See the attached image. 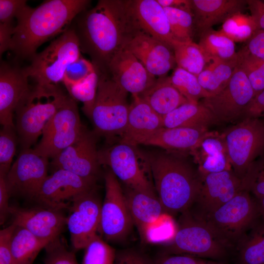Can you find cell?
<instances>
[{
	"mask_svg": "<svg viewBox=\"0 0 264 264\" xmlns=\"http://www.w3.org/2000/svg\"><path fill=\"white\" fill-rule=\"evenodd\" d=\"M75 19L73 28L81 51L91 56L99 72L106 71L113 55L141 31L132 11L131 0H99Z\"/></svg>",
	"mask_w": 264,
	"mask_h": 264,
	"instance_id": "1",
	"label": "cell"
},
{
	"mask_svg": "<svg viewBox=\"0 0 264 264\" xmlns=\"http://www.w3.org/2000/svg\"><path fill=\"white\" fill-rule=\"evenodd\" d=\"M99 80V74L95 68V70L83 81L65 87L72 99L83 103L82 110L88 117L95 101Z\"/></svg>",
	"mask_w": 264,
	"mask_h": 264,
	"instance_id": "38",
	"label": "cell"
},
{
	"mask_svg": "<svg viewBox=\"0 0 264 264\" xmlns=\"http://www.w3.org/2000/svg\"><path fill=\"white\" fill-rule=\"evenodd\" d=\"M81 49L73 27H69L42 52L36 53L26 67L29 78L40 85L62 82L67 66L80 56Z\"/></svg>",
	"mask_w": 264,
	"mask_h": 264,
	"instance_id": "6",
	"label": "cell"
},
{
	"mask_svg": "<svg viewBox=\"0 0 264 264\" xmlns=\"http://www.w3.org/2000/svg\"><path fill=\"white\" fill-rule=\"evenodd\" d=\"M48 159L38 155L33 149H22L4 177L11 196L33 200L48 176Z\"/></svg>",
	"mask_w": 264,
	"mask_h": 264,
	"instance_id": "15",
	"label": "cell"
},
{
	"mask_svg": "<svg viewBox=\"0 0 264 264\" xmlns=\"http://www.w3.org/2000/svg\"><path fill=\"white\" fill-rule=\"evenodd\" d=\"M199 36L198 44L206 63L214 60L229 61L236 58L235 43L220 30L211 28Z\"/></svg>",
	"mask_w": 264,
	"mask_h": 264,
	"instance_id": "31",
	"label": "cell"
},
{
	"mask_svg": "<svg viewBox=\"0 0 264 264\" xmlns=\"http://www.w3.org/2000/svg\"><path fill=\"white\" fill-rule=\"evenodd\" d=\"M107 72L114 82L132 96L142 94L156 79L125 47L111 58L107 65Z\"/></svg>",
	"mask_w": 264,
	"mask_h": 264,
	"instance_id": "19",
	"label": "cell"
},
{
	"mask_svg": "<svg viewBox=\"0 0 264 264\" xmlns=\"http://www.w3.org/2000/svg\"><path fill=\"white\" fill-rule=\"evenodd\" d=\"M245 47L251 54L264 60V30L256 31L246 42Z\"/></svg>",
	"mask_w": 264,
	"mask_h": 264,
	"instance_id": "51",
	"label": "cell"
},
{
	"mask_svg": "<svg viewBox=\"0 0 264 264\" xmlns=\"http://www.w3.org/2000/svg\"><path fill=\"white\" fill-rule=\"evenodd\" d=\"M82 264H113L115 249L98 235L85 247Z\"/></svg>",
	"mask_w": 264,
	"mask_h": 264,
	"instance_id": "41",
	"label": "cell"
},
{
	"mask_svg": "<svg viewBox=\"0 0 264 264\" xmlns=\"http://www.w3.org/2000/svg\"><path fill=\"white\" fill-rule=\"evenodd\" d=\"M85 129L76 101L68 95L44 127L33 150L38 155L52 159L75 142Z\"/></svg>",
	"mask_w": 264,
	"mask_h": 264,
	"instance_id": "11",
	"label": "cell"
},
{
	"mask_svg": "<svg viewBox=\"0 0 264 264\" xmlns=\"http://www.w3.org/2000/svg\"><path fill=\"white\" fill-rule=\"evenodd\" d=\"M240 257L242 264H264V223L256 226L244 239Z\"/></svg>",
	"mask_w": 264,
	"mask_h": 264,
	"instance_id": "40",
	"label": "cell"
},
{
	"mask_svg": "<svg viewBox=\"0 0 264 264\" xmlns=\"http://www.w3.org/2000/svg\"><path fill=\"white\" fill-rule=\"evenodd\" d=\"M254 96L248 78L236 66L230 82L222 90L199 102L210 110L218 123L229 122L242 116Z\"/></svg>",
	"mask_w": 264,
	"mask_h": 264,
	"instance_id": "14",
	"label": "cell"
},
{
	"mask_svg": "<svg viewBox=\"0 0 264 264\" xmlns=\"http://www.w3.org/2000/svg\"><path fill=\"white\" fill-rule=\"evenodd\" d=\"M172 46L177 66L198 76L206 64L198 44L175 40Z\"/></svg>",
	"mask_w": 264,
	"mask_h": 264,
	"instance_id": "34",
	"label": "cell"
},
{
	"mask_svg": "<svg viewBox=\"0 0 264 264\" xmlns=\"http://www.w3.org/2000/svg\"><path fill=\"white\" fill-rule=\"evenodd\" d=\"M220 135L232 169L242 179L264 150V122L260 117L243 118Z\"/></svg>",
	"mask_w": 264,
	"mask_h": 264,
	"instance_id": "8",
	"label": "cell"
},
{
	"mask_svg": "<svg viewBox=\"0 0 264 264\" xmlns=\"http://www.w3.org/2000/svg\"><path fill=\"white\" fill-rule=\"evenodd\" d=\"M99 80L95 101L89 118L96 134L108 138L119 136L124 132L129 107L128 92L107 72H98Z\"/></svg>",
	"mask_w": 264,
	"mask_h": 264,
	"instance_id": "5",
	"label": "cell"
},
{
	"mask_svg": "<svg viewBox=\"0 0 264 264\" xmlns=\"http://www.w3.org/2000/svg\"><path fill=\"white\" fill-rule=\"evenodd\" d=\"M163 8L175 40L182 42L193 41L195 27L192 13L180 9Z\"/></svg>",
	"mask_w": 264,
	"mask_h": 264,
	"instance_id": "39",
	"label": "cell"
},
{
	"mask_svg": "<svg viewBox=\"0 0 264 264\" xmlns=\"http://www.w3.org/2000/svg\"><path fill=\"white\" fill-rule=\"evenodd\" d=\"M157 1L163 7L180 9L192 13L191 0H157Z\"/></svg>",
	"mask_w": 264,
	"mask_h": 264,
	"instance_id": "54",
	"label": "cell"
},
{
	"mask_svg": "<svg viewBox=\"0 0 264 264\" xmlns=\"http://www.w3.org/2000/svg\"><path fill=\"white\" fill-rule=\"evenodd\" d=\"M260 118H261V119L263 120V121H264V114H263L261 117Z\"/></svg>",
	"mask_w": 264,
	"mask_h": 264,
	"instance_id": "57",
	"label": "cell"
},
{
	"mask_svg": "<svg viewBox=\"0 0 264 264\" xmlns=\"http://www.w3.org/2000/svg\"><path fill=\"white\" fill-rule=\"evenodd\" d=\"M96 182L58 169L46 177L33 200L39 205L63 210L78 196L96 187Z\"/></svg>",
	"mask_w": 264,
	"mask_h": 264,
	"instance_id": "16",
	"label": "cell"
},
{
	"mask_svg": "<svg viewBox=\"0 0 264 264\" xmlns=\"http://www.w3.org/2000/svg\"><path fill=\"white\" fill-rule=\"evenodd\" d=\"M16 128L3 126L0 132V176L5 177L11 166L15 154L17 142Z\"/></svg>",
	"mask_w": 264,
	"mask_h": 264,
	"instance_id": "42",
	"label": "cell"
},
{
	"mask_svg": "<svg viewBox=\"0 0 264 264\" xmlns=\"http://www.w3.org/2000/svg\"><path fill=\"white\" fill-rule=\"evenodd\" d=\"M126 127L119 142L137 146L145 143L162 128V117L139 96H132Z\"/></svg>",
	"mask_w": 264,
	"mask_h": 264,
	"instance_id": "23",
	"label": "cell"
},
{
	"mask_svg": "<svg viewBox=\"0 0 264 264\" xmlns=\"http://www.w3.org/2000/svg\"><path fill=\"white\" fill-rule=\"evenodd\" d=\"M15 227L11 223L0 231V264H14L11 241Z\"/></svg>",
	"mask_w": 264,
	"mask_h": 264,
	"instance_id": "47",
	"label": "cell"
},
{
	"mask_svg": "<svg viewBox=\"0 0 264 264\" xmlns=\"http://www.w3.org/2000/svg\"><path fill=\"white\" fill-rule=\"evenodd\" d=\"M131 6L140 30L172 46L175 39L164 9L157 0H132Z\"/></svg>",
	"mask_w": 264,
	"mask_h": 264,
	"instance_id": "25",
	"label": "cell"
},
{
	"mask_svg": "<svg viewBox=\"0 0 264 264\" xmlns=\"http://www.w3.org/2000/svg\"><path fill=\"white\" fill-rule=\"evenodd\" d=\"M10 195L9 193L4 177L0 176V223L3 224L8 217L11 215V206L9 204Z\"/></svg>",
	"mask_w": 264,
	"mask_h": 264,
	"instance_id": "50",
	"label": "cell"
},
{
	"mask_svg": "<svg viewBox=\"0 0 264 264\" xmlns=\"http://www.w3.org/2000/svg\"><path fill=\"white\" fill-rule=\"evenodd\" d=\"M236 66V57L229 61H213L198 76V81L211 96L214 95L228 84Z\"/></svg>",
	"mask_w": 264,
	"mask_h": 264,
	"instance_id": "32",
	"label": "cell"
},
{
	"mask_svg": "<svg viewBox=\"0 0 264 264\" xmlns=\"http://www.w3.org/2000/svg\"><path fill=\"white\" fill-rule=\"evenodd\" d=\"M12 223L24 228L38 239L49 242L66 226L62 210L44 207L22 208L11 207Z\"/></svg>",
	"mask_w": 264,
	"mask_h": 264,
	"instance_id": "20",
	"label": "cell"
},
{
	"mask_svg": "<svg viewBox=\"0 0 264 264\" xmlns=\"http://www.w3.org/2000/svg\"><path fill=\"white\" fill-rule=\"evenodd\" d=\"M102 204L95 187L76 197L67 209L66 226L75 250L84 249L100 232Z\"/></svg>",
	"mask_w": 264,
	"mask_h": 264,
	"instance_id": "13",
	"label": "cell"
},
{
	"mask_svg": "<svg viewBox=\"0 0 264 264\" xmlns=\"http://www.w3.org/2000/svg\"><path fill=\"white\" fill-rule=\"evenodd\" d=\"M146 154L154 188L165 214L174 216L189 211L201 187L198 170L172 152Z\"/></svg>",
	"mask_w": 264,
	"mask_h": 264,
	"instance_id": "3",
	"label": "cell"
},
{
	"mask_svg": "<svg viewBox=\"0 0 264 264\" xmlns=\"http://www.w3.org/2000/svg\"><path fill=\"white\" fill-rule=\"evenodd\" d=\"M48 243L24 228L16 225L11 241L14 264H33L40 251Z\"/></svg>",
	"mask_w": 264,
	"mask_h": 264,
	"instance_id": "33",
	"label": "cell"
},
{
	"mask_svg": "<svg viewBox=\"0 0 264 264\" xmlns=\"http://www.w3.org/2000/svg\"><path fill=\"white\" fill-rule=\"evenodd\" d=\"M137 147L119 141L99 151L100 163L108 167L126 187L156 194L146 174V170L150 171L146 153Z\"/></svg>",
	"mask_w": 264,
	"mask_h": 264,
	"instance_id": "10",
	"label": "cell"
},
{
	"mask_svg": "<svg viewBox=\"0 0 264 264\" xmlns=\"http://www.w3.org/2000/svg\"><path fill=\"white\" fill-rule=\"evenodd\" d=\"M125 47L155 77L165 76L176 64L171 45L142 31L135 35Z\"/></svg>",
	"mask_w": 264,
	"mask_h": 264,
	"instance_id": "22",
	"label": "cell"
},
{
	"mask_svg": "<svg viewBox=\"0 0 264 264\" xmlns=\"http://www.w3.org/2000/svg\"><path fill=\"white\" fill-rule=\"evenodd\" d=\"M96 135L86 129L75 142L52 158L53 171L65 170L96 182L101 164Z\"/></svg>",
	"mask_w": 264,
	"mask_h": 264,
	"instance_id": "17",
	"label": "cell"
},
{
	"mask_svg": "<svg viewBox=\"0 0 264 264\" xmlns=\"http://www.w3.org/2000/svg\"><path fill=\"white\" fill-rule=\"evenodd\" d=\"M26 3L25 0H0V22H13Z\"/></svg>",
	"mask_w": 264,
	"mask_h": 264,
	"instance_id": "46",
	"label": "cell"
},
{
	"mask_svg": "<svg viewBox=\"0 0 264 264\" xmlns=\"http://www.w3.org/2000/svg\"><path fill=\"white\" fill-rule=\"evenodd\" d=\"M26 67H20L5 62L0 66V123L2 126L15 127L16 110L30 88ZM16 128V127H15Z\"/></svg>",
	"mask_w": 264,
	"mask_h": 264,
	"instance_id": "21",
	"label": "cell"
},
{
	"mask_svg": "<svg viewBox=\"0 0 264 264\" xmlns=\"http://www.w3.org/2000/svg\"><path fill=\"white\" fill-rule=\"evenodd\" d=\"M260 214L262 215L264 219V196L259 198H257Z\"/></svg>",
	"mask_w": 264,
	"mask_h": 264,
	"instance_id": "55",
	"label": "cell"
},
{
	"mask_svg": "<svg viewBox=\"0 0 264 264\" xmlns=\"http://www.w3.org/2000/svg\"><path fill=\"white\" fill-rule=\"evenodd\" d=\"M212 132L191 128H162L145 144L159 147L169 152H192Z\"/></svg>",
	"mask_w": 264,
	"mask_h": 264,
	"instance_id": "28",
	"label": "cell"
},
{
	"mask_svg": "<svg viewBox=\"0 0 264 264\" xmlns=\"http://www.w3.org/2000/svg\"><path fill=\"white\" fill-rule=\"evenodd\" d=\"M165 128H191L208 130L218 123L212 112L198 102H187L162 117Z\"/></svg>",
	"mask_w": 264,
	"mask_h": 264,
	"instance_id": "29",
	"label": "cell"
},
{
	"mask_svg": "<svg viewBox=\"0 0 264 264\" xmlns=\"http://www.w3.org/2000/svg\"><path fill=\"white\" fill-rule=\"evenodd\" d=\"M191 3L194 27L199 35L247 6L246 0H191Z\"/></svg>",
	"mask_w": 264,
	"mask_h": 264,
	"instance_id": "26",
	"label": "cell"
},
{
	"mask_svg": "<svg viewBox=\"0 0 264 264\" xmlns=\"http://www.w3.org/2000/svg\"><path fill=\"white\" fill-rule=\"evenodd\" d=\"M124 192L133 224L142 242H148L152 227L167 215L157 196L127 187Z\"/></svg>",
	"mask_w": 264,
	"mask_h": 264,
	"instance_id": "24",
	"label": "cell"
},
{
	"mask_svg": "<svg viewBox=\"0 0 264 264\" xmlns=\"http://www.w3.org/2000/svg\"><path fill=\"white\" fill-rule=\"evenodd\" d=\"M154 264H220L205 261L187 255H165L159 257Z\"/></svg>",
	"mask_w": 264,
	"mask_h": 264,
	"instance_id": "48",
	"label": "cell"
},
{
	"mask_svg": "<svg viewBox=\"0 0 264 264\" xmlns=\"http://www.w3.org/2000/svg\"><path fill=\"white\" fill-rule=\"evenodd\" d=\"M250 16L254 19L258 29L264 30V1L246 0Z\"/></svg>",
	"mask_w": 264,
	"mask_h": 264,
	"instance_id": "52",
	"label": "cell"
},
{
	"mask_svg": "<svg viewBox=\"0 0 264 264\" xmlns=\"http://www.w3.org/2000/svg\"><path fill=\"white\" fill-rule=\"evenodd\" d=\"M242 190L259 198L264 196V150L252 163L242 179Z\"/></svg>",
	"mask_w": 264,
	"mask_h": 264,
	"instance_id": "43",
	"label": "cell"
},
{
	"mask_svg": "<svg viewBox=\"0 0 264 264\" xmlns=\"http://www.w3.org/2000/svg\"><path fill=\"white\" fill-rule=\"evenodd\" d=\"M140 254L132 250H124L116 253L113 264H138Z\"/></svg>",
	"mask_w": 264,
	"mask_h": 264,
	"instance_id": "53",
	"label": "cell"
},
{
	"mask_svg": "<svg viewBox=\"0 0 264 264\" xmlns=\"http://www.w3.org/2000/svg\"><path fill=\"white\" fill-rule=\"evenodd\" d=\"M95 70V67L88 60L81 55L70 64L65 70L62 83L65 86L79 83Z\"/></svg>",
	"mask_w": 264,
	"mask_h": 264,
	"instance_id": "45",
	"label": "cell"
},
{
	"mask_svg": "<svg viewBox=\"0 0 264 264\" xmlns=\"http://www.w3.org/2000/svg\"><path fill=\"white\" fill-rule=\"evenodd\" d=\"M226 246L203 220L187 211L181 214L177 229L165 247L175 255L219 258Z\"/></svg>",
	"mask_w": 264,
	"mask_h": 264,
	"instance_id": "9",
	"label": "cell"
},
{
	"mask_svg": "<svg viewBox=\"0 0 264 264\" xmlns=\"http://www.w3.org/2000/svg\"><path fill=\"white\" fill-rule=\"evenodd\" d=\"M173 86L189 102L197 103L211 96L200 85L198 76L176 67L169 77Z\"/></svg>",
	"mask_w": 264,
	"mask_h": 264,
	"instance_id": "35",
	"label": "cell"
},
{
	"mask_svg": "<svg viewBox=\"0 0 264 264\" xmlns=\"http://www.w3.org/2000/svg\"><path fill=\"white\" fill-rule=\"evenodd\" d=\"M105 196L102 204L100 233L107 241H124L133 224L124 192L118 178L108 168L104 174Z\"/></svg>",
	"mask_w": 264,
	"mask_h": 264,
	"instance_id": "12",
	"label": "cell"
},
{
	"mask_svg": "<svg viewBox=\"0 0 264 264\" xmlns=\"http://www.w3.org/2000/svg\"><path fill=\"white\" fill-rule=\"evenodd\" d=\"M191 152L198 164V171L201 175L232 170L220 134L212 132Z\"/></svg>",
	"mask_w": 264,
	"mask_h": 264,
	"instance_id": "27",
	"label": "cell"
},
{
	"mask_svg": "<svg viewBox=\"0 0 264 264\" xmlns=\"http://www.w3.org/2000/svg\"><path fill=\"white\" fill-rule=\"evenodd\" d=\"M259 30L250 15L236 13L228 17L220 31L234 43L247 42Z\"/></svg>",
	"mask_w": 264,
	"mask_h": 264,
	"instance_id": "36",
	"label": "cell"
},
{
	"mask_svg": "<svg viewBox=\"0 0 264 264\" xmlns=\"http://www.w3.org/2000/svg\"><path fill=\"white\" fill-rule=\"evenodd\" d=\"M90 2L48 0L35 8L27 5L16 18L9 50L18 58L31 60L43 44L67 29Z\"/></svg>",
	"mask_w": 264,
	"mask_h": 264,
	"instance_id": "2",
	"label": "cell"
},
{
	"mask_svg": "<svg viewBox=\"0 0 264 264\" xmlns=\"http://www.w3.org/2000/svg\"><path fill=\"white\" fill-rule=\"evenodd\" d=\"M264 114V89L256 94L245 109L242 118H259Z\"/></svg>",
	"mask_w": 264,
	"mask_h": 264,
	"instance_id": "49",
	"label": "cell"
},
{
	"mask_svg": "<svg viewBox=\"0 0 264 264\" xmlns=\"http://www.w3.org/2000/svg\"><path fill=\"white\" fill-rule=\"evenodd\" d=\"M156 113L163 117L189 101L173 86L169 77H160L139 96Z\"/></svg>",
	"mask_w": 264,
	"mask_h": 264,
	"instance_id": "30",
	"label": "cell"
},
{
	"mask_svg": "<svg viewBox=\"0 0 264 264\" xmlns=\"http://www.w3.org/2000/svg\"><path fill=\"white\" fill-rule=\"evenodd\" d=\"M138 264H152L147 258L140 254Z\"/></svg>",
	"mask_w": 264,
	"mask_h": 264,
	"instance_id": "56",
	"label": "cell"
},
{
	"mask_svg": "<svg viewBox=\"0 0 264 264\" xmlns=\"http://www.w3.org/2000/svg\"><path fill=\"white\" fill-rule=\"evenodd\" d=\"M237 66L248 78L255 96L264 89V60L251 54L245 47L237 52Z\"/></svg>",
	"mask_w": 264,
	"mask_h": 264,
	"instance_id": "37",
	"label": "cell"
},
{
	"mask_svg": "<svg viewBox=\"0 0 264 264\" xmlns=\"http://www.w3.org/2000/svg\"><path fill=\"white\" fill-rule=\"evenodd\" d=\"M259 214L257 201L249 192L242 190L215 211L198 218L227 246L242 240L246 230L254 224Z\"/></svg>",
	"mask_w": 264,
	"mask_h": 264,
	"instance_id": "7",
	"label": "cell"
},
{
	"mask_svg": "<svg viewBox=\"0 0 264 264\" xmlns=\"http://www.w3.org/2000/svg\"><path fill=\"white\" fill-rule=\"evenodd\" d=\"M67 96L57 85L30 86L15 112V127L22 150L30 149L36 143Z\"/></svg>",
	"mask_w": 264,
	"mask_h": 264,
	"instance_id": "4",
	"label": "cell"
},
{
	"mask_svg": "<svg viewBox=\"0 0 264 264\" xmlns=\"http://www.w3.org/2000/svg\"><path fill=\"white\" fill-rule=\"evenodd\" d=\"M200 175L201 187L192 207L196 206L197 211H189L197 217L213 213L243 190L242 179L232 170Z\"/></svg>",
	"mask_w": 264,
	"mask_h": 264,
	"instance_id": "18",
	"label": "cell"
},
{
	"mask_svg": "<svg viewBox=\"0 0 264 264\" xmlns=\"http://www.w3.org/2000/svg\"><path fill=\"white\" fill-rule=\"evenodd\" d=\"M44 248V264H78L75 252L68 250L60 236L49 242Z\"/></svg>",
	"mask_w": 264,
	"mask_h": 264,
	"instance_id": "44",
	"label": "cell"
}]
</instances>
